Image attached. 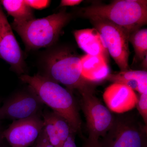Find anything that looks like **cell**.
Listing matches in <instances>:
<instances>
[{"instance_id": "1", "label": "cell", "mask_w": 147, "mask_h": 147, "mask_svg": "<svg viewBox=\"0 0 147 147\" xmlns=\"http://www.w3.org/2000/svg\"><path fill=\"white\" fill-rule=\"evenodd\" d=\"M41 73L40 74L58 84H61L72 92L93 91L91 83L82 75L81 59L71 47L55 46L47 48L39 61Z\"/></svg>"}, {"instance_id": "2", "label": "cell", "mask_w": 147, "mask_h": 147, "mask_svg": "<svg viewBox=\"0 0 147 147\" xmlns=\"http://www.w3.org/2000/svg\"><path fill=\"white\" fill-rule=\"evenodd\" d=\"M20 79L28 84L43 104L64 118L74 132L82 134V120L72 92L39 73L33 76L23 74Z\"/></svg>"}, {"instance_id": "3", "label": "cell", "mask_w": 147, "mask_h": 147, "mask_svg": "<svg viewBox=\"0 0 147 147\" xmlns=\"http://www.w3.org/2000/svg\"><path fill=\"white\" fill-rule=\"evenodd\" d=\"M86 18L108 20L124 29L129 35L147 23L146 0H117L109 4H94L81 9Z\"/></svg>"}, {"instance_id": "4", "label": "cell", "mask_w": 147, "mask_h": 147, "mask_svg": "<svg viewBox=\"0 0 147 147\" xmlns=\"http://www.w3.org/2000/svg\"><path fill=\"white\" fill-rule=\"evenodd\" d=\"M72 18V14L65 8L44 18L22 24L12 23L11 26L21 37L27 50H36L55 45L63 29Z\"/></svg>"}, {"instance_id": "5", "label": "cell", "mask_w": 147, "mask_h": 147, "mask_svg": "<svg viewBox=\"0 0 147 147\" xmlns=\"http://www.w3.org/2000/svg\"><path fill=\"white\" fill-rule=\"evenodd\" d=\"M135 114L115 117L110 130L100 142L103 147H147V126Z\"/></svg>"}, {"instance_id": "6", "label": "cell", "mask_w": 147, "mask_h": 147, "mask_svg": "<svg viewBox=\"0 0 147 147\" xmlns=\"http://www.w3.org/2000/svg\"><path fill=\"white\" fill-rule=\"evenodd\" d=\"M89 19L94 28L101 35L108 53L121 71L129 69V42L130 35L128 32L106 19L98 17Z\"/></svg>"}, {"instance_id": "7", "label": "cell", "mask_w": 147, "mask_h": 147, "mask_svg": "<svg viewBox=\"0 0 147 147\" xmlns=\"http://www.w3.org/2000/svg\"><path fill=\"white\" fill-rule=\"evenodd\" d=\"M81 105L89 133L88 138L99 140L107 134L115 119L111 111L93 94V91L81 93Z\"/></svg>"}, {"instance_id": "8", "label": "cell", "mask_w": 147, "mask_h": 147, "mask_svg": "<svg viewBox=\"0 0 147 147\" xmlns=\"http://www.w3.org/2000/svg\"><path fill=\"white\" fill-rule=\"evenodd\" d=\"M43 105L36 94L28 86L5 101L0 108V120L13 121L42 115Z\"/></svg>"}, {"instance_id": "9", "label": "cell", "mask_w": 147, "mask_h": 147, "mask_svg": "<svg viewBox=\"0 0 147 147\" xmlns=\"http://www.w3.org/2000/svg\"><path fill=\"white\" fill-rule=\"evenodd\" d=\"M0 59L10 66L18 75L26 73V64L23 51L16 40L0 3Z\"/></svg>"}, {"instance_id": "10", "label": "cell", "mask_w": 147, "mask_h": 147, "mask_svg": "<svg viewBox=\"0 0 147 147\" xmlns=\"http://www.w3.org/2000/svg\"><path fill=\"white\" fill-rule=\"evenodd\" d=\"M44 126L41 115L13 121L3 130V137L10 147H28L34 144Z\"/></svg>"}, {"instance_id": "11", "label": "cell", "mask_w": 147, "mask_h": 147, "mask_svg": "<svg viewBox=\"0 0 147 147\" xmlns=\"http://www.w3.org/2000/svg\"><path fill=\"white\" fill-rule=\"evenodd\" d=\"M103 98L110 111L119 114L134 109L138 100V96L134 90L118 83H113L106 88Z\"/></svg>"}, {"instance_id": "12", "label": "cell", "mask_w": 147, "mask_h": 147, "mask_svg": "<svg viewBox=\"0 0 147 147\" xmlns=\"http://www.w3.org/2000/svg\"><path fill=\"white\" fill-rule=\"evenodd\" d=\"M79 47L92 56H101L107 59L108 51L101 35L96 29L76 30L73 32Z\"/></svg>"}, {"instance_id": "13", "label": "cell", "mask_w": 147, "mask_h": 147, "mask_svg": "<svg viewBox=\"0 0 147 147\" xmlns=\"http://www.w3.org/2000/svg\"><path fill=\"white\" fill-rule=\"evenodd\" d=\"M80 59L82 76L89 83H100L106 80L110 74L108 60L104 57L86 55Z\"/></svg>"}, {"instance_id": "14", "label": "cell", "mask_w": 147, "mask_h": 147, "mask_svg": "<svg viewBox=\"0 0 147 147\" xmlns=\"http://www.w3.org/2000/svg\"><path fill=\"white\" fill-rule=\"evenodd\" d=\"M106 80L123 84L140 94L147 92V72L146 70H129L110 74Z\"/></svg>"}, {"instance_id": "15", "label": "cell", "mask_w": 147, "mask_h": 147, "mask_svg": "<svg viewBox=\"0 0 147 147\" xmlns=\"http://www.w3.org/2000/svg\"><path fill=\"white\" fill-rule=\"evenodd\" d=\"M2 6L13 17V24H20L35 18L32 9L23 0H1Z\"/></svg>"}, {"instance_id": "16", "label": "cell", "mask_w": 147, "mask_h": 147, "mask_svg": "<svg viewBox=\"0 0 147 147\" xmlns=\"http://www.w3.org/2000/svg\"><path fill=\"white\" fill-rule=\"evenodd\" d=\"M129 41L134 47L137 59L143 61L147 57V29H139L131 33Z\"/></svg>"}, {"instance_id": "17", "label": "cell", "mask_w": 147, "mask_h": 147, "mask_svg": "<svg viewBox=\"0 0 147 147\" xmlns=\"http://www.w3.org/2000/svg\"><path fill=\"white\" fill-rule=\"evenodd\" d=\"M43 113L49 118L53 123L57 131L61 142L63 145L64 143L71 132H74L68 122L63 117L53 111H45Z\"/></svg>"}, {"instance_id": "18", "label": "cell", "mask_w": 147, "mask_h": 147, "mask_svg": "<svg viewBox=\"0 0 147 147\" xmlns=\"http://www.w3.org/2000/svg\"><path fill=\"white\" fill-rule=\"evenodd\" d=\"M44 121V130L50 143L55 147H63L57 131L49 118L44 113H42Z\"/></svg>"}, {"instance_id": "19", "label": "cell", "mask_w": 147, "mask_h": 147, "mask_svg": "<svg viewBox=\"0 0 147 147\" xmlns=\"http://www.w3.org/2000/svg\"><path fill=\"white\" fill-rule=\"evenodd\" d=\"M136 107L145 125L147 126V92L140 94Z\"/></svg>"}, {"instance_id": "20", "label": "cell", "mask_w": 147, "mask_h": 147, "mask_svg": "<svg viewBox=\"0 0 147 147\" xmlns=\"http://www.w3.org/2000/svg\"><path fill=\"white\" fill-rule=\"evenodd\" d=\"M24 1L32 9H34L38 10L47 8L50 5L51 3V1L47 0H25Z\"/></svg>"}, {"instance_id": "21", "label": "cell", "mask_w": 147, "mask_h": 147, "mask_svg": "<svg viewBox=\"0 0 147 147\" xmlns=\"http://www.w3.org/2000/svg\"><path fill=\"white\" fill-rule=\"evenodd\" d=\"M82 147H103L99 140H92L87 138L85 139Z\"/></svg>"}, {"instance_id": "22", "label": "cell", "mask_w": 147, "mask_h": 147, "mask_svg": "<svg viewBox=\"0 0 147 147\" xmlns=\"http://www.w3.org/2000/svg\"><path fill=\"white\" fill-rule=\"evenodd\" d=\"M76 134L74 132H71L64 143L63 147H77L75 141Z\"/></svg>"}, {"instance_id": "23", "label": "cell", "mask_w": 147, "mask_h": 147, "mask_svg": "<svg viewBox=\"0 0 147 147\" xmlns=\"http://www.w3.org/2000/svg\"><path fill=\"white\" fill-rule=\"evenodd\" d=\"M83 1L82 0H62L59 7H62L67 6H74L79 5Z\"/></svg>"}, {"instance_id": "24", "label": "cell", "mask_w": 147, "mask_h": 147, "mask_svg": "<svg viewBox=\"0 0 147 147\" xmlns=\"http://www.w3.org/2000/svg\"><path fill=\"white\" fill-rule=\"evenodd\" d=\"M42 131H41L38 138L35 142L34 145L33 147H45L44 143H43V139H42Z\"/></svg>"}, {"instance_id": "25", "label": "cell", "mask_w": 147, "mask_h": 147, "mask_svg": "<svg viewBox=\"0 0 147 147\" xmlns=\"http://www.w3.org/2000/svg\"><path fill=\"white\" fill-rule=\"evenodd\" d=\"M42 139H43V143H44L45 147H55L53 146L48 140V138L46 136L45 132L44 130V128L42 129Z\"/></svg>"}, {"instance_id": "26", "label": "cell", "mask_w": 147, "mask_h": 147, "mask_svg": "<svg viewBox=\"0 0 147 147\" xmlns=\"http://www.w3.org/2000/svg\"><path fill=\"white\" fill-rule=\"evenodd\" d=\"M3 130L0 128V147H5L4 144L5 139L3 137Z\"/></svg>"}, {"instance_id": "27", "label": "cell", "mask_w": 147, "mask_h": 147, "mask_svg": "<svg viewBox=\"0 0 147 147\" xmlns=\"http://www.w3.org/2000/svg\"><path fill=\"white\" fill-rule=\"evenodd\" d=\"M142 66L145 69H147V57L142 61Z\"/></svg>"}, {"instance_id": "28", "label": "cell", "mask_w": 147, "mask_h": 147, "mask_svg": "<svg viewBox=\"0 0 147 147\" xmlns=\"http://www.w3.org/2000/svg\"><path fill=\"white\" fill-rule=\"evenodd\" d=\"M0 108H1V105H0Z\"/></svg>"}, {"instance_id": "29", "label": "cell", "mask_w": 147, "mask_h": 147, "mask_svg": "<svg viewBox=\"0 0 147 147\" xmlns=\"http://www.w3.org/2000/svg\"><path fill=\"white\" fill-rule=\"evenodd\" d=\"M7 147V146H6V147Z\"/></svg>"}]
</instances>
